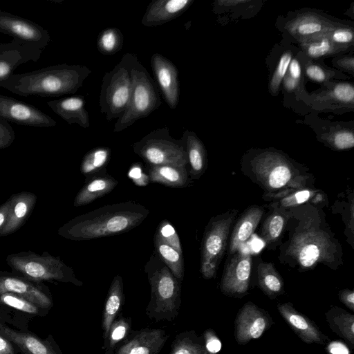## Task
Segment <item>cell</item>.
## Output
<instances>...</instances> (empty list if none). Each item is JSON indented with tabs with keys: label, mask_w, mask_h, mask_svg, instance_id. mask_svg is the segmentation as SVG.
<instances>
[{
	"label": "cell",
	"mask_w": 354,
	"mask_h": 354,
	"mask_svg": "<svg viewBox=\"0 0 354 354\" xmlns=\"http://www.w3.org/2000/svg\"><path fill=\"white\" fill-rule=\"evenodd\" d=\"M287 209V238L279 246L280 263L299 272L319 265L337 270L344 264L342 246L322 207L306 203Z\"/></svg>",
	"instance_id": "6da1fadb"
},
{
	"label": "cell",
	"mask_w": 354,
	"mask_h": 354,
	"mask_svg": "<svg viewBox=\"0 0 354 354\" xmlns=\"http://www.w3.org/2000/svg\"><path fill=\"white\" fill-rule=\"evenodd\" d=\"M241 172L263 191L262 196L315 187V178L308 168L277 151L248 155L243 159Z\"/></svg>",
	"instance_id": "7a4b0ae2"
},
{
	"label": "cell",
	"mask_w": 354,
	"mask_h": 354,
	"mask_svg": "<svg viewBox=\"0 0 354 354\" xmlns=\"http://www.w3.org/2000/svg\"><path fill=\"white\" fill-rule=\"evenodd\" d=\"M149 209L134 201L106 205L79 215L61 226L58 234L71 241H88L125 233L147 217Z\"/></svg>",
	"instance_id": "3957f363"
},
{
	"label": "cell",
	"mask_w": 354,
	"mask_h": 354,
	"mask_svg": "<svg viewBox=\"0 0 354 354\" xmlns=\"http://www.w3.org/2000/svg\"><path fill=\"white\" fill-rule=\"evenodd\" d=\"M86 66L61 64L13 74L1 87L24 97L74 94L91 73Z\"/></svg>",
	"instance_id": "277c9868"
},
{
	"label": "cell",
	"mask_w": 354,
	"mask_h": 354,
	"mask_svg": "<svg viewBox=\"0 0 354 354\" xmlns=\"http://www.w3.org/2000/svg\"><path fill=\"white\" fill-rule=\"evenodd\" d=\"M150 285V299L145 312L156 322H173L181 305V282L172 274L154 250L145 265Z\"/></svg>",
	"instance_id": "5b68a950"
},
{
	"label": "cell",
	"mask_w": 354,
	"mask_h": 354,
	"mask_svg": "<svg viewBox=\"0 0 354 354\" xmlns=\"http://www.w3.org/2000/svg\"><path fill=\"white\" fill-rule=\"evenodd\" d=\"M6 261L13 274L30 281H58L77 286L83 285V282L75 277L71 267L59 257L46 251L40 254L32 251H21L8 255Z\"/></svg>",
	"instance_id": "8992f818"
},
{
	"label": "cell",
	"mask_w": 354,
	"mask_h": 354,
	"mask_svg": "<svg viewBox=\"0 0 354 354\" xmlns=\"http://www.w3.org/2000/svg\"><path fill=\"white\" fill-rule=\"evenodd\" d=\"M138 61L136 54L127 53L104 75L99 104L108 121L118 119L127 109L132 91V70Z\"/></svg>",
	"instance_id": "52a82bcc"
},
{
	"label": "cell",
	"mask_w": 354,
	"mask_h": 354,
	"mask_svg": "<svg viewBox=\"0 0 354 354\" xmlns=\"http://www.w3.org/2000/svg\"><path fill=\"white\" fill-rule=\"evenodd\" d=\"M133 86L124 112L116 120L113 132L119 133L138 120L149 116L161 104L153 80L147 70L138 61L132 70Z\"/></svg>",
	"instance_id": "ba28073f"
},
{
	"label": "cell",
	"mask_w": 354,
	"mask_h": 354,
	"mask_svg": "<svg viewBox=\"0 0 354 354\" xmlns=\"http://www.w3.org/2000/svg\"><path fill=\"white\" fill-rule=\"evenodd\" d=\"M238 213L237 209H229L212 217L205 226L201 241L200 261V272L204 279H210L216 274Z\"/></svg>",
	"instance_id": "9c48e42d"
},
{
	"label": "cell",
	"mask_w": 354,
	"mask_h": 354,
	"mask_svg": "<svg viewBox=\"0 0 354 354\" xmlns=\"http://www.w3.org/2000/svg\"><path fill=\"white\" fill-rule=\"evenodd\" d=\"M133 149L147 166L188 165L183 140L171 136L168 127L149 132L133 144Z\"/></svg>",
	"instance_id": "30bf717a"
},
{
	"label": "cell",
	"mask_w": 354,
	"mask_h": 354,
	"mask_svg": "<svg viewBox=\"0 0 354 354\" xmlns=\"http://www.w3.org/2000/svg\"><path fill=\"white\" fill-rule=\"evenodd\" d=\"M0 32L12 37L16 42L43 50L49 44V32L35 22L0 10Z\"/></svg>",
	"instance_id": "8fae6325"
},
{
	"label": "cell",
	"mask_w": 354,
	"mask_h": 354,
	"mask_svg": "<svg viewBox=\"0 0 354 354\" xmlns=\"http://www.w3.org/2000/svg\"><path fill=\"white\" fill-rule=\"evenodd\" d=\"M252 257L243 248L229 255L221 281V291L228 295H243L250 286Z\"/></svg>",
	"instance_id": "7c38bea8"
},
{
	"label": "cell",
	"mask_w": 354,
	"mask_h": 354,
	"mask_svg": "<svg viewBox=\"0 0 354 354\" xmlns=\"http://www.w3.org/2000/svg\"><path fill=\"white\" fill-rule=\"evenodd\" d=\"M0 119L32 127H53L56 121L36 106L0 95Z\"/></svg>",
	"instance_id": "4fadbf2b"
},
{
	"label": "cell",
	"mask_w": 354,
	"mask_h": 354,
	"mask_svg": "<svg viewBox=\"0 0 354 354\" xmlns=\"http://www.w3.org/2000/svg\"><path fill=\"white\" fill-rule=\"evenodd\" d=\"M40 283L12 272L0 271V295L5 292L16 294L44 310H49L53 304L52 297Z\"/></svg>",
	"instance_id": "5bb4252c"
},
{
	"label": "cell",
	"mask_w": 354,
	"mask_h": 354,
	"mask_svg": "<svg viewBox=\"0 0 354 354\" xmlns=\"http://www.w3.org/2000/svg\"><path fill=\"white\" fill-rule=\"evenodd\" d=\"M169 337L165 330L159 328L132 330L113 354H159Z\"/></svg>",
	"instance_id": "9a60e30c"
},
{
	"label": "cell",
	"mask_w": 354,
	"mask_h": 354,
	"mask_svg": "<svg viewBox=\"0 0 354 354\" xmlns=\"http://www.w3.org/2000/svg\"><path fill=\"white\" fill-rule=\"evenodd\" d=\"M154 77L169 107L175 109L179 102L178 71L176 65L160 53L151 57Z\"/></svg>",
	"instance_id": "2e32d148"
},
{
	"label": "cell",
	"mask_w": 354,
	"mask_h": 354,
	"mask_svg": "<svg viewBox=\"0 0 354 354\" xmlns=\"http://www.w3.org/2000/svg\"><path fill=\"white\" fill-rule=\"evenodd\" d=\"M42 51L14 40L0 43V86L15 74V70L19 65L30 61L37 62Z\"/></svg>",
	"instance_id": "e0dca14e"
},
{
	"label": "cell",
	"mask_w": 354,
	"mask_h": 354,
	"mask_svg": "<svg viewBox=\"0 0 354 354\" xmlns=\"http://www.w3.org/2000/svg\"><path fill=\"white\" fill-rule=\"evenodd\" d=\"M264 214V208L262 206L254 205L248 207L241 214L234 223L229 239V255L243 248L256 230Z\"/></svg>",
	"instance_id": "ac0fdd59"
},
{
	"label": "cell",
	"mask_w": 354,
	"mask_h": 354,
	"mask_svg": "<svg viewBox=\"0 0 354 354\" xmlns=\"http://www.w3.org/2000/svg\"><path fill=\"white\" fill-rule=\"evenodd\" d=\"M193 0H155L147 6L141 19L146 27L162 25L180 16L193 3Z\"/></svg>",
	"instance_id": "d6986e66"
},
{
	"label": "cell",
	"mask_w": 354,
	"mask_h": 354,
	"mask_svg": "<svg viewBox=\"0 0 354 354\" xmlns=\"http://www.w3.org/2000/svg\"><path fill=\"white\" fill-rule=\"evenodd\" d=\"M268 320L265 315L252 303L246 304L236 319V337L244 344L261 336L266 328Z\"/></svg>",
	"instance_id": "ffe728a7"
},
{
	"label": "cell",
	"mask_w": 354,
	"mask_h": 354,
	"mask_svg": "<svg viewBox=\"0 0 354 354\" xmlns=\"http://www.w3.org/2000/svg\"><path fill=\"white\" fill-rule=\"evenodd\" d=\"M262 198L269 202L270 205L284 209L306 203L323 209L328 205V198L326 193L316 187L292 190L275 196H262Z\"/></svg>",
	"instance_id": "44dd1931"
},
{
	"label": "cell",
	"mask_w": 354,
	"mask_h": 354,
	"mask_svg": "<svg viewBox=\"0 0 354 354\" xmlns=\"http://www.w3.org/2000/svg\"><path fill=\"white\" fill-rule=\"evenodd\" d=\"M0 335L15 344L23 354H62L55 343L29 333L19 332L0 324Z\"/></svg>",
	"instance_id": "7402d4cb"
},
{
	"label": "cell",
	"mask_w": 354,
	"mask_h": 354,
	"mask_svg": "<svg viewBox=\"0 0 354 354\" xmlns=\"http://www.w3.org/2000/svg\"><path fill=\"white\" fill-rule=\"evenodd\" d=\"M9 214L5 227L0 236H8L17 231L31 214L37 202V196L30 192H21L12 194Z\"/></svg>",
	"instance_id": "603a6c76"
},
{
	"label": "cell",
	"mask_w": 354,
	"mask_h": 354,
	"mask_svg": "<svg viewBox=\"0 0 354 354\" xmlns=\"http://www.w3.org/2000/svg\"><path fill=\"white\" fill-rule=\"evenodd\" d=\"M51 110L68 124H76L83 128L90 127L88 111L85 108V100L82 95H72L48 101Z\"/></svg>",
	"instance_id": "cb8c5ba5"
},
{
	"label": "cell",
	"mask_w": 354,
	"mask_h": 354,
	"mask_svg": "<svg viewBox=\"0 0 354 354\" xmlns=\"http://www.w3.org/2000/svg\"><path fill=\"white\" fill-rule=\"evenodd\" d=\"M269 212L265 216L260 236L268 250H274L282 242L288 217L287 209L268 204Z\"/></svg>",
	"instance_id": "d4e9b609"
},
{
	"label": "cell",
	"mask_w": 354,
	"mask_h": 354,
	"mask_svg": "<svg viewBox=\"0 0 354 354\" xmlns=\"http://www.w3.org/2000/svg\"><path fill=\"white\" fill-rule=\"evenodd\" d=\"M123 280L120 275H115L109 287L102 313L101 327L103 340L106 339L111 325L120 314L124 304Z\"/></svg>",
	"instance_id": "484cf974"
},
{
	"label": "cell",
	"mask_w": 354,
	"mask_h": 354,
	"mask_svg": "<svg viewBox=\"0 0 354 354\" xmlns=\"http://www.w3.org/2000/svg\"><path fill=\"white\" fill-rule=\"evenodd\" d=\"M118 184V181L107 173L96 175L85 181L74 199L73 205L77 207L89 204L110 193Z\"/></svg>",
	"instance_id": "4316f807"
},
{
	"label": "cell",
	"mask_w": 354,
	"mask_h": 354,
	"mask_svg": "<svg viewBox=\"0 0 354 354\" xmlns=\"http://www.w3.org/2000/svg\"><path fill=\"white\" fill-rule=\"evenodd\" d=\"M147 167L149 180L151 183L173 188L185 187L190 183L186 166L160 165Z\"/></svg>",
	"instance_id": "83f0119b"
},
{
	"label": "cell",
	"mask_w": 354,
	"mask_h": 354,
	"mask_svg": "<svg viewBox=\"0 0 354 354\" xmlns=\"http://www.w3.org/2000/svg\"><path fill=\"white\" fill-rule=\"evenodd\" d=\"M183 140L188 164L189 174L192 180H198L205 173L207 167V158L205 147L196 135L185 130L181 137Z\"/></svg>",
	"instance_id": "f1b7e54d"
},
{
	"label": "cell",
	"mask_w": 354,
	"mask_h": 354,
	"mask_svg": "<svg viewBox=\"0 0 354 354\" xmlns=\"http://www.w3.org/2000/svg\"><path fill=\"white\" fill-rule=\"evenodd\" d=\"M278 309L286 322L305 342L319 344L322 342L321 334L317 328L290 305L281 304L279 305Z\"/></svg>",
	"instance_id": "f546056e"
},
{
	"label": "cell",
	"mask_w": 354,
	"mask_h": 354,
	"mask_svg": "<svg viewBox=\"0 0 354 354\" xmlns=\"http://www.w3.org/2000/svg\"><path fill=\"white\" fill-rule=\"evenodd\" d=\"M111 157V149L106 147H98L88 151L81 162L80 170L85 176V181L92 177L106 173V167Z\"/></svg>",
	"instance_id": "4dcf8cb0"
},
{
	"label": "cell",
	"mask_w": 354,
	"mask_h": 354,
	"mask_svg": "<svg viewBox=\"0 0 354 354\" xmlns=\"http://www.w3.org/2000/svg\"><path fill=\"white\" fill-rule=\"evenodd\" d=\"M131 332V317L119 314L111 325L106 339L104 340L102 349L104 353L113 354L116 348L128 338Z\"/></svg>",
	"instance_id": "1f68e13d"
},
{
	"label": "cell",
	"mask_w": 354,
	"mask_h": 354,
	"mask_svg": "<svg viewBox=\"0 0 354 354\" xmlns=\"http://www.w3.org/2000/svg\"><path fill=\"white\" fill-rule=\"evenodd\" d=\"M259 285L269 296H275L283 290V279L272 263L261 261L257 267Z\"/></svg>",
	"instance_id": "d6a6232c"
},
{
	"label": "cell",
	"mask_w": 354,
	"mask_h": 354,
	"mask_svg": "<svg viewBox=\"0 0 354 354\" xmlns=\"http://www.w3.org/2000/svg\"><path fill=\"white\" fill-rule=\"evenodd\" d=\"M168 354H207V351L203 338L189 330L176 335Z\"/></svg>",
	"instance_id": "836d02e7"
},
{
	"label": "cell",
	"mask_w": 354,
	"mask_h": 354,
	"mask_svg": "<svg viewBox=\"0 0 354 354\" xmlns=\"http://www.w3.org/2000/svg\"><path fill=\"white\" fill-rule=\"evenodd\" d=\"M153 243L155 250L158 256L170 269L176 278L182 282L185 275L183 254L178 252L174 248L165 243L156 236L153 237Z\"/></svg>",
	"instance_id": "e575fe53"
},
{
	"label": "cell",
	"mask_w": 354,
	"mask_h": 354,
	"mask_svg": "<svg viewBox=\"0 0 354 354\" xmlns=\"http://www.w3.org/2000/svg\"><path fill=\"white\" fill-rule=\"evenodd\" d=\"M333 209H338L342 216L345 225L344 234L347 242L354 248V194L353 192L347 193L346 198L337 200Z\"/></svg>",
	"instance_id": "d590c367"
},
{
	"label": "cell",
	"mask_w": 354,
	"mask_h": 354,
	"mask_svg": "<svg viewBox=\"0 0 354 354\" xmlns=\"http://www.w3.org/2000/svg\"><path fill=\"white\" fill-rule=\"evenodd\" d=\"M123 44L122 33L120 29L115 27L104 29L97 37V50L104 55L115 54L122 49Z\"/></svg>",
	"instance_id": "8d00e7d4"
},
{
	"label": "cell",
	"mask_w": 354,
	"mask_h": 354,
	"mask_svg": "<svg viewBox=\"0 0 354 354\" xmlns=\"http://www.w3.org/2000/svg\"><path fill=\"white\" fill-rule=\"evenodd\" d=\"M0 302L10 307L31 315H40L44 309L29 300L10 292L0 295Z\"/></svg>",
	"instance_id": "74e56055"
},
{
	"label": "cell",
	"mask_w": 354,
	"mask_h": 354,
	"mask_svg": "<svg viewBox=\"0 0 354 354\" xmlns=\"http://www.w3.org/2000/svg\"><path fill=\"white\" fill-rule=\"evenodd\" d=\"M154 236L183 254L180 240L173 225L166 219L162 220L158 225Z\"/></svg>",
	"instance_id": "f35d334b"
},
{
	"label": "cell",
	"mask_w": 354,
	"mask_h": 354,
	"mask_svg": "<svg viewBox=\"0 0 354 354\" xmlns=\"http://www.w3.org/2000/svg\"><path fill=\"white\" fill-rule=\"evenodd\" d=\"M333 50V42L326 37L318 41L309 43L306 46V52L310 57L319 58L330 53Z\"/></svg>",
	"instance_id": "ab89813d"
},
{
	"label": "cell",
	"mask_w": 354,
	"mask_h": 354,
	"mask_svg": "<svg viewBox=\"0 0 354 354\" xmlns=\"http://www.w3.org/2000/svg\"><path fill=\"white\" fill-rule=\"evenodd\" d=\"M292 59V54L290 52L284 53L279 59L274 74L271 81V89L277 91L281 80L284 78L288 69V66Z\"/></svg>",
	"instance_id": "60d3db41"
},
{
	"label": "cell",
	"mask_w": 354,
	"mask_h": 354,
	"mask_svg": "<svg viewBox=\"0 0 354 354\" xmlns=\"http://www.w3.org/2000/svg\"><path fill=\"white\" fill-rule=\"evenodd\" d=\"M331 145L337 150H344L354 147L353 133L348 130H341L335 133L330 140Z\"/></svg>",
	"instance_id": "b9f144b4"
},
{
	"label": "cell",
	"mask_w": 354,
	"mask_h": 354,
	"mask_svg": "<svg viewBox=\"0 0 354 354\" xmlns=\"http://www.w3.org/2000/svg\"><path fill=\"white\" fill-rule=\"evenodd\" d=\"M324 28L322 23L316 19H304L295 25L296 32L301 36H309L320 32Z\"/></svg>",
	"instance_id": "7bdbcfd3"
},
{
	"label": "cell",
	"mask_w": 354,
	"mask_h": 354,
	"mask_svg": "<svg viewBox=\"0 0 354 354\" xmlns=\"http://www.w3.org/2000/svg\"><path fill=\"white\" fill-rule=\"evenodd\" d=\"M342 335L353 344L354 338V317L352 315L345 314L337 317L334 319Z\"/></svg>",
	"instance_id": "ee69618b"
},
{
	"label": "cell",
	"mask_w": 354,
	"mask_h": 354,
	"mask_svg": "<svg viewBox=\"0 0 354 354\" xmlns=\"http://www.w3.org/2000/svg\"><path fill=\"white\" fill-rule=\"evenodd\" d=\"M333 95L339 102L344 103L353 102L354 88L350 83H338L333 88Z\"/></svg>",
	"instance_id": "f6af8a7d"
},
{
	"label": "cell",
	"mask_w": 354,
	"mask_h": 354,
	"mask_svg": "<svg viewBox=\"0 0 354 354\" xmlns=\"http://www.w3.org/2000/svg\"><path fill=\"white\" fill-rule=\"evenodd\" d=\"M15 138V131L10 124L0 119V150L10 146Z\"/></svg>",
	"instance_id": "bcb514c9"
},
{
	"label": "cell",
	"mask_w": 354,
	"mask_h": 354,
	"mask_svg": "<svg viewBox=\"0 0 354 354\" xmlns=\"http://www.w3.org/2000/svg\"><path fill=\"white\" fill-rule=\"evenodd\" d=\"M128 176L138 186H145L149 182L148 175L143 172L142 165L139 162L131 165Z\"/></svg>",
	"instance_id": "7dc6e473"
},
{
	"label": "cell",
	"mask_w": 354,
	"mask_h": 354,
	"mask_svg": "<svg viewBox=\"0 0 354 354\" xmlns=\"http://www.w3.org/2000/svg\"><path fill=\"white\" fill-rule=\"evenodd\" d=\"M205 349L208 354H216L221 349V342L213 330L209 329L203 334Z\"/></svg>",
	"instance_id": "c3c4849f"
},
{
	"label": "cell",
	"mask_w": 354,
	"mask_h": 354,
	"mask_svg": "<svg viewBox=\"0 0 354 354\" xmlns=\"http://www.w3.org/2000/svg\"><path fill=\"white\" fill-rule=\"evenodd\" d=\"M330 39L339 44H349L353 40V32L348 28H337L333 31Z\"/></svg>",
	"instance_id": "681fc988"
},
{
	"label": "cell",
	"mask_w": 354,
	"mask_h": 354,
	"mask_svg": "<svg viewBox=\"0 0 354 354\" xmlns=\"http://www.w3.org/2000/svg\"><path fill=\"white\" fill-rule=\"evenodd\" d=\"M306 74L310 79L318 82H324L326 77L323 68L315 64H311L307 67Z\"/></svg>",
	"instance_id": "f907efd6"
},
{
	"label": "cell",
	"mask_w": 354,
	"mask_h": 354,
	"mask_svg": "<svg viewBox=\"0 0 354 354\" xmlns=\"http://www.w3.org/2000/svg\"><path fill=\"white\" fill-rule=\"evenodd\" d=\"M327 349L330 354H350L347 346L344 344L337 341L330 342Z\"/></svg>",
	"instance_id": "816d5d0a"
},
{
	"label": "cell",
	"mask_w": 354,
	"mask_h": 354,
	"mask_svg": "<svg viewBox=\"0 0 354 354\" xmlns=\"http://www.w3.org/2000/svg\"><path fill=\"white\" fill-rule=\"evenodd\" d=\"M289 76L298 81L301 75V65L297 59H291L288 66Z\"/></svg>",
	"instance_id": "f5cc1de1"
},
{
	"label": "cell",
	"mask_w": 354,
	"mask_h": 354,
	"mask_svg": "<svg viewBox=\"0 0 354 354\" xmlns=\"http://www.w3.org/2000/svg\"><path fill=\"white\" fill-rule=\"evenodd\" d=\"M339 299L346 306L354 310V292L351 290H344L339 292Z\"/></svg>",
	"instance_id": "db71d44e"
},
{
	"label": "cell",
	"mask_w": 354,
	"mask_h": 354,
	"mask_svg": "<svg viewBox=\"0 0 354 354\" xmlns=\"http://www.w3.org/2000/svg\"><path fill=\"white\" fill-rule=\"evenodd\" d=\"M10 205V201L9 198L0 205V232L3 229L7 222Z\"/></svg>",
	"instance_id": "11a10c76"
},
{
	"label": "cell",
	"mask_w": 354,
	"mask_h": 354,
	"mask_svg": "<svg viewBox=\"0 0 354 354\" xmlns=\"http://www.w3.org/2000/svg\"><path fill=\"white\" fill-rule=\"evenodd\" d=\"M0 354H15L12 343L0 335Z\"/></svg>",
	"instance_id": "9f6ffc18"
},
{
	"label": "cell",
	"mask_w": 354,
	"mask_h": 354,
	"mask_svg": "<svg viewBox=\"0 0 354 354\" xmlns=\"http://www.w3.org/2000/svg\"><path fill=\"white\" fill-rule=\"evenodd\" d=\"M297 82L298 81L293 80L289 75H287L284 80V86L286 88V90H293L297 86Z\"/></svg>",
	"instance_id": "6f0895ef"
}]
</instances>
